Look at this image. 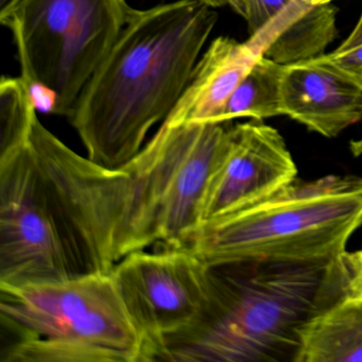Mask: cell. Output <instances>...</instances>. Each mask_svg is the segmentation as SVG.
<instances>
[{
    "mask_svg": "<svg viewBox=\"0 0 362 362\" xmlns=\"http://www.w3.org/2000/svg\"><path fill=\"white\" fill-rule=\"evenodd\" d=\"M217 21L199 0L134 9L69 116L90 160L118 168L139 153L181 98Z\"/></svg>",
    "mask_w": 362,
    "mask_h": 362,
    "instance_id": "obj_1",
    "label": "cell"
},
{
    "mask_svg": "<svg viewBox=\"0 0 362 362\" xmlns=\"http://www.w3.org/2000/svg\"><path fill=\"white\" fill-rule=\"evenodd\" d=\"M339 296L337 260L207 264L200 315L158 361L294 362L305 325Z\"/></svg>",
    "mask_w": 362,
    "mask_h": 362,
    "instance_id": "obj_2",
    "label": "cell"
},
{
    "mask_svg": "<svg viewBox=\"0 0 362 362\" xmlns=\"http://www.w3.org/2000/svg\"><path fill=\"white\" fill-rule=\"evenodd\" d=\"M1 362H150L111 273L0 284Z\"/></svg>",
    "mask_w": 362,
    "mask_h": 362,
    "instance_id": "obj_3",
    "label": "cell"
},
{
    "mask_svg": "<svg viewBox=\"0 0 362 362\" xmlns=\"http://www.w3.org/2000/svg\"><path fill=\"white\" fill-rule=\"evenodd\" d=\"M361 226L362 177L327 175L203 222L188 247L207 264L332 262Z\"/></svg>",
    "mask_w": 362,
    "mask_h": 362,
    "instance_id": "obj_4",
    "label": "cell"
},
{
    "mask_svg": "<svg viewBox=\"0 0 362 362\" xmlns=\"http://www.w3.org/2000/svg\"><path fill=\"white\" fill-rule=\"evenodd\" d=\"M133 12L127 0H20L0 23L13 33L25 81L49 90L52 114L69 117Z\"/></svg>",
    "mask_w": 362,
    "mask_h": 362,
    "instance_id": "obj_5",
    "label": "cell"
},
{
    "mask_svg": "<svg viewBox=\"0 0 362 362\" xmlns=\"http://www.w3.org/2000/svg\"><path fill=\"white\" fill-rule=\"evenodd\" d=\"M73 277L62 221L29 139L0 156V284Z\"/></svg>",
    "mask_w": 362,
    "mask_h": 362,
    "instance_id": "obj_6",
    "label": "cell"
},
{
    "mask_svg": "<svg viewBox=\"0 0 362 362\" xmlns=\"http://www.w3.org/2000/svg\"><path fill=\"white\" fill-rule=\"evenodd\" d=\"M111 274L150 362L158 361L166 339L189 327L200 315L207 264L189 247H156L129 254Z\"/></svg>",
    "mask_w": 362,
    "mask_h": 362,
    "instance_id": "obj_7",
    "label": "cell"
},
{
    "mask_svg": "<svg viewBox=\"0 0 362 362\" xmlns=\"http://www.w3.org/2000/svg\"><path fill=\"white\" fill-rule=\"evenodd\" d=\"M296 175V162L276 129L259 120L230 127L228 150L205 190L202 223L269 198Z\"/></svg>",
    "mask_w": 362,
    "mask_h": 362,
    "instance_id": "obj_8",
    "label": "cell"
},
{
    "mask_svg": "<svg viewBox=\"0 0 362 362\" xmlns=\"http://www.w3.org/2000/svg\"><path fill=\"white\" fill-rule=\"evenodd\" d=\"M281 110L313 132L338 136L362 119V77L341 69L326 54L285 65Z\"/></svg>",
    "mask_w": 362,
    "mask_h": 362,
    "instance_id": "obj_9",
    "label": "cell"
},
{
    "mask_svg": "<svg viewBox=\"0 0 362 362\" xmlns=\"http://www.w3.org/2000/svg\"><path fill=\"white\" fill-rule=\"evenodd\" d=\"M262 54L250 43L220 37L198 61L192 78L165 124H221L228 99Z\"/></svg>",
    "mask_w": 362,
    "mask_h": 362,
    "instance_id": "obj_10",
    "label": "cell"
},
{
    "mask_svg": "<svg viewBox=\"0 0 362 362\" xmlns=\"http://www.w3.org/2000/svg\"><path fill=\"white\" fill-rule=\"evenodd\" d=\"M294 362H362V300L339 296L315 313Z\"/></svg>",
    "mask_w": 362,
    "mask_h": 362,
    "instance_id": "obj_11",
    "label": "cell"
},
{
    "mask_svg": "<svg viewBox=\"0 0 362 362\" xmlns=\"http://www.w3.org/2000/svg\"><path fill=\"white\" fill-rule=\"evenodd\" d=\"M285 65L260 57L226 103L221 124L237 118L262 122L281 115V83Z\"/></svg>",
    "mask_w": 362,
    "mask_h": 362,
    "instance_id": "obj_12",
    "label": "cell"
},
{
    "mask_svg": "<svg viewBox=\"0 0 362 362\" xmlns=\"http://www.w3.org/2000/svg\"><path fill=\"white\" fill-rule=\"evenodd\" d=\"M37 109L24 78L4 76L0 81V156L28 143Z\"/></svg>",
    "mask_w": 362,
    "mask_h": 362,
    "instance_id": "obj_13",
    "label": "cell"
},
{
    "mask_svg": "<svg viewBox=\"0 0 362 362\" xmlns=\"http://www.w3.org/2000/svg\"><path fill=\"white\" fill-rule=\"evenodd\" d=\"M341 296L362 300V249L343 252L337 259Z\"/></svg>",
    "mask_w": 362,
    "mask_h": 362,
    "instance_id": "obj_14",
    "label": "cell"
},
{
    "mask_svg": "<svg viewBox=\"0 0 362 362\" xmlns=\"http://www.w3.org/2000/svg\"><path fill=\"white\" fill-rule=\"evenodd\" d=\"M326 54L341 69L362 77V44L346 52H332V54Z\"/></svg>",
    "mask_w": 362,
    "mask_h": 362,
    "instance_id": "obj_15",
    "label": "cell"
},
{
    "mask_svg": "<svg viewBox=\"0 0 362 362\" xmlns=\"http://www.w3.org/2000/svg\"><path fill=\"white\" fill-rule=\"evenodd\" d=\"M362 44V14L360 16L359 21L356 24L355 28L353 29L349 37L340 44L338 48L334 52H342L346 50L353 49L357 46Z\"/></svg>",
    "mask_w": 362,
    "mask_h": 362,
    "instance_id": "obj_16",
    "label": "cell"
},
{
    "mask_svg": "<svg viewBox=\"0 0 362 362\" xmlns=\"http://www.w3.org/2000/svg\"><path fill=\"white\" fill-rule=\"evenodd\" d=\"M201 3L218 9V8L230 7L235 13L245 18V7L241 0H199Z\"/></svg>",
    "mask_w": 362,
    "mask_h": 362,
    "instance_id": "obj_17",
    "label": "cell"
},
{
    "mask_svg": "<svg viewBox=\"0 0 362 362\" xmlns=\"http://www.w3.org/2000/svg\"><path fill=\"white\" fill-rule=\"evenodd\" d=\"M20 0H0V16L9 13Z\"/></svg>",
    "mask_w": 362,
    "mask_h": 362,
    "instance_id": "obj_18",
    "label": "cell"
},
{
    "mask_svg": "<svg viewBox=\"0 0 362 362\" xmlns=\"http://www.w3.org/2000/svg\"><path fill=\"white\" fill-rule=\"evenodd\" d=\"M351 151L354 156H362V139H357V141H351Z\"/></svg>",
    "mask_w": 362,
    "mask_h": 362,
    "instance_id": "obj_19",
    "label": "cell"
},
{
    "mask_svg": "<svg viewBox=\"0 0 362 362\" xmlns=\"http://www.w3.org/2000/svg\"><path fill=\"white\" fill-rule=\"evenodd\" d=\"M306 1L313 5H325V4H332L334 0H306Z\"/></svg>",
    "mask_w": 362,
    "mask_h": 362,
    "instance_id": "obj_20",
    "label": "cell"
}]
</instances>
